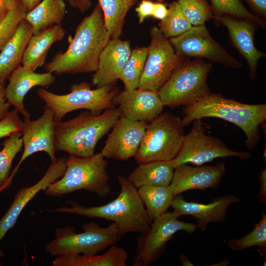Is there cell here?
I'll return each instance as SVG.
<instances>
[{
  "label": "cell",
  "mask_w": 266,
  "mask_h": 266,
  "mask_svg": "<svg viewBox=\"0 0 266 266\" xmlns=\"http://www.w3.org/2000/svg\"><path fill=\"white\" fill-rule=\"evenodd\" d=\"M110 38L98 3L77 26L67 49L56 53L44 68L58 75L95 72L100 53Z\"/></svg>",
  "instance_id": "cell-1"
},
{
  "label": "cell",
  "mask_w": 266,
  "mask_h": 266,
  "mask_svg": "<svg viewBox=\"0 0 266 266\" xmlns=\"http://www.w3.org/2000/svg\"><path fill=\"white\" fill-rule=\"evenodd\" d=\"M70 90L65 95L56 94L44 88L37 91L38 97L45 103L44 107L53 111L56 122L62 121L67 113L78 109L100 114L107 108L115 107L113 100L119 93L114 85L93 89L86 81L73 84Z\"/></svg>",
  "instance_id": "cell-7"
},
{
  "label": "cell",
  "mask_w": 266,
  "mask_h": 266,
  "mask_svg": "<svg viewBox=\"0 0 266 266\" xmlns=\"http://www.w3.org/2000/svg\"><path fill=\"white\" fill-rule=\"evenodd\" d=\"M167 12L168 8L164 3L162 2H156L154 3L152 17L161 21L166 17Z\"/></svg>",
  "instance_id": "cell-43"
},
{
  "label": "cell",
  "mask_w": 266,
  "mask_h": 266,
  "mask_svg": "<svg viewBox=\"0 0 266 266\" xmlns=\"http://www.w3.org/2000/svg\"><path fill=\"white\" fill-rule=\"evenodd\" d=\"M138 0H99L105 28L112 38L122 33L126 16Z\"/></svg>",
  "instance_id": "cell-28"
},
{
  "label": "cell",
  "mask_w": 266,
  "mask_h": 266,
  "mask_svg": "<svg viewBox=\"0 0 266 266\" xmlns=\"http://www.w3.org/2000/svg\"><path fill=\"white\" fill-rule=\"evenodd\" d=\"M3 148L0 151V193L9 176L12 163L16 155L22 151L23 146L21 131L12 133L2 142Z\"/></svg>",
  "instance_id": "cell-31"
},
{
  "label": "cell",
  "mask_w": 266,
  "mask_h": 266,
  "mask_svg": "<svg viewBox=\"0 0 266 266\" xmlns=\"http://www.w3.org/2000/svg\"><path fill=\"white\" fill-rule=\"evenodd\" d=\"M24 7L27 10L29 11L33 9L36 5H37L40 0H20Z\"/></svg>",
  "instance_id": "cell-45"
},
{
  "label": "cell",
  "mask_w": 266,
  "mask_h": 266,
  "mask_svg": "<svg viewBox=\"0 0 266 266\" xmlns=\"http://www.w3.org/2000/svg\"><path fill=\"white\" fill-rule=\"evenodd\" d=\"M66 164L64 175L44 190L46 195L59 197L85 190L104 198L111 193L108 162L100 152L88 157L69 155Z\"/></svg>",
  "instance_id": "cell-5"
},
{
  "label": "cell",
  "mask_w": 266,
  "mask_h": 266,
  "mask_svg": "<svg viewBox=\"0 0 266 266\" xmlns=\"http://www.w3.org/2000/svg\"><path fill=\"white\" fill-rule=\"evenodd\" d=\"M65 34L66 31L61 25L33 34L25 49L22 65L34 71L44 65L51 47L54 43L61 41Z\"/></svg>",
  "instance_id": "cell-23"
},
{
  "label": "cell",
  "mask_w": 266,
  "mask_h": 266,
  "mask_svg": "<svg viewBox=\"0 0 266 266\" xmlns=\"http://www.w3.org/2000/svg\"><path fill=\"white\" fill-rule=\"evenodd\" d=\"M23 125L24 121L20 119L17 111H9L0 121V139L8 137L13 132L21 131Z\"/></svg>",
  "instance_id": "cell-37"
},
{
  "label": "cell",
  "mask_w": 266,
  "mask_h": 266,
  "mask_svg": "<svg viewBox=\"0 0 266 266\" xmlns=\"http://www.w3.org/2000/svg\"><path fill=\"white\" fill-rule=\"evenodd\" d=\"M169 41L180 57L205 58L226 67L240 68L242 64L211 36L204 25L194 26Z\"/></svg>",
  "instance_id": "cell-13"
},
{
  "label": "cell",
  "mask_w": 266,
  "mask_h": 266,
  "mask_svg": "<svg viewBox=\"0 0 266 266\" xmlns=\"http://www.w3.org/2000/svg\"><path fill=\"white\" fill-rule=\"evenodd\" d=\"M120 116V111L115 106L99 114L86 110L69 120L55 121V152H66L79 157L94 155L97 143L112 128Z\"/></svg>",
  "instance_id": "cell-4"
},
{
  "label": "cell",
  "mask_w": 266,
  "mask_h": 266,
  "mask_svg": "<svg viewBox=\"0 0 266 266\" xmlns=\"http://www.w3.org/2000/svg\"><path fill=\"white\" fill-rule=\"evenodd\" d=\"M42 114L38 119L25 120L21 130L23 143L22 155L10 175L3 190L8 188L21 165L25 160L38 152H45L52 162L57 160L54 146V113L49 108L44 107Z\"/></svg>",
  "instance_id": "cell-14"
},
{
  "label": "cell",
  "mask_w": 266,
  "mask_h": 266,
  "mask_svg": "<svg viewBox=\"0 0 266 266\" xmlns=\"http://www.w3.org/2000/svg\"><path fill=\"white\" fill-rule=\"evenodd\" d=\"M175 211L166 212L152 221L150 229L138 237L133 266H149L161 257L167 242L179 231L194 232L196 224L180 221Z\"/></svg>",
  "instance_id": "cell-11"
},
{
  "label": "cell",
  "mask_w": 266,
  "mask_h": 266,
  "mask_svg": "<svg viewBox=\"0 0 266 266\" xmlns=\"http://www.w3.org/2000/svg\"><path fill=\"white\" fill-rule=\"evenodd\" d=\"M71 7L81 13L86 12L92 5L91 0H65Z\"/></svg>",
  "instance_id": "cell-42"
},
{
  "label": "cell",
  "mask_w": 266,
  "mask_h": 266,
  "mask_svg": "<svg viewBox=\"0 0 266 266\" xmlns=\"http://www.w3.org/2000/svg\"><path fill=\"white\" fill-rule=\"evenodd\" d=\"M192 27L184 15L179 4L175 1L169 4L166 17L158 24V28L167 38L179 36Z\"/></svg>",
  "instance_id": "cell-33"
},
{
  "label": "cell",
  "mask_w": 266,
  "mask_h": 266,
  "mask_svg": "<svg viewBox=\"0 0 266 266\" xmlns=\"http://www.w3.org/2000/svg\"><path fill=\"white\" fill-rule=\"evenodd\" d=\"M212 13V18L223 15L247 19L262 28L266 27L264 19L249 11L240 0H210Z\"/></svg>",
  "instance_id": "cell-32"
},
{
  "label": "cell",
  "mask_w": 266,
  "mask_h": 266,
  "mask_svg": "<svg viewBox=\"0 0 266 266\" xmlns=\"http://www.w3.org/2000/svg\"><path fill=\"white\" fill-rule=\"evenodd\" d=\"M182 119L169 112L160 114L147 123L134 156L138 164L154 161H169L178 154L184 130Z\"/></svg>",
  "instance_id": "cell-9"
},
{
  "label": "cell",
  "mask_w": 266,
  "mask_h": 266,
  "mask_svg": "<svg viewBox=\"0 0 266 266\" xmlns=\"http://www.w3.org/2000/svg\"><path fill=\"white\" fill-rule=\"evenodd\" d=\"M179 259L183 266H193L189 260L184 255H180Z\"/></svg>",
  "instance_id": "cell-46"
},
{
  "label": "cell",
  "mask_w": 266,
  "mask_h": 266,
  "mask_svg": "<svg viewBox=\"0 0 266 266\" xmlns=\"http://www.w3.org/2000/svg\"><path fill=\"white\" fill-rule=\"evenodd\" d=\"M27 10L21 1L10 9L0 21V52L25 19Z\"/></svg>",
  "instance_id": "cell-35"
},
{
  "label": "cell",
  "mask_w": 266,
  "mask_h": 266,
  "mask_svg": "<svg viewBox=\"0 0 266 266\" xmlns=\"http://www.w3.org/2000/svg\"><path fill=\"white\" fill-rule=\"evenodd\" d=\"M5 88L4 82H0V121L9 112L10 107L5 99Z\"/></svg>",
  "instance_id": "cell-41"
},
{
  "label": "cell",
  "mask_w": 266,
  "mask_h": 266,
  "mask_svg": "<svg viewBox=\"0 0 266 266\" xmlns=\"http://www.w3.org/2000/svg\"><path fill=\"white\" fill-rule=\"evenodd\" d=\"M82 227L84 232L80 233L74 232L70 226L56 229L55 238L46 245L45 251L56 257L95 255L117 243L122 236L114 222L101 227L91 222L83 224Z\"/></svg>",
  "instance_id": "cell-6"
},
{
  "label": "cell",
  "mask_w": 266,
  "mask_h": 266,
  "mask_svg": "<svg viewBox=\"0 0 266 266\" xmlns=\"http://www.w3.org/2000/svg\"><path fill=\"white\" fill-rule=\"evenodd\" d=\"M173 172L170 161H154L138 165L126 178L137 189L143 186L167 187Z\"/></svg>",
  "instance_id": "cell-25"
},
{
  "label": "cell",
  "mask_w": 266,
  "mask_h": 266,
  "mask_svg": "<svg viewBox=\"0 0 266 266\" xmlns=\"http://www.w3.org/2000/svg\"><path fill=\"white\" fill-rule=\"evenodd\" d=\"M148 54V47H137L133 50L120 74L119 79L123 83L124 90L138 88Z\"/></svg>",
  "instance_id": "cell-30"
},
{
  "label": "cell",
  "mask_w": 266,
  "mask_h": 266,
  "mask_svg": "<svg viewBox=\"0 0 266 266\" xmlns=\"http://www.w3.org/2000/svg\"><path fill=\"white\" fill-rule=\"evenodd\" d=\"M147 123L120 116L112 128L101 153L105 158L126 161L134 157Z\"/></svg>",
  "instance_id": "cell-15"
},
{
  "label": "cell",
  "mask_w": 266,
  "mask_h": 266,
  "mask_svg": "<svg viewBox=\"0 0 266 266\" xmlns=\"http://www.w3.org/2000/svg\"><path fill=\"white\" fill-rule=\"evenodd\" d=\"M131 52L129 41L110 39L100 55L98 68L92 76L93 85L97 88L114 85Z\"/></svg>",
  "instance_id": "cell-22"
},
{
  "label": "cell",
  "mask_w": 266,
  "mask_h": 266,
  "mask_svg": "<svg viewBox=\"0 0 266 266\" xmlns=\"http://www.w3.org/2000/svg\"><path fill=\"white\" fill-rule=\"evenodd\" d=\"M154 3L150 0H141L138 6L135 8V11L138 17L139 23H142L146 18L152 16Z\"/></svg>",
  "instance_id": "cell-38"
},
{
  "label": "cell",
  "mask_w": 266,
  "mask_h": 266,
  "mask_svg": "<svg viewBox=\"0 0 266 266\" xmlns=\"http://www.w3.org/2000/svg\"><path fill=\"white\" fill-rule=\"evenodd\" d=\"M260 188L257 196V200L261 203L266 202V169L265 168L259 172L258 175Z\"/></svg>",
  "instance_id": "cell-40"
},
{
  "label": "cell",
  "mask_w": 266,
  "mask_h": 266,
  "mask_svg": "<svg viewBox=\"0 0 266 266\" xmlns=\"http://www.w3.org/2000/svg\"><path fill=\"white\" fill-rule=\"evenodd\" d=\"M184 127L193 121L206 117H216L234 124L246 137L245 143L254 150L260 139L259 126L266 120V104L243 103L227 99L221 94L208 95L183 107Z\"/></svg>",
  "instance_id": "cell-2"
},
{
  "label": "cell",
  "mask_w": 266,
  "mask_h": 266,
  "mask_svg": "<svg viewBox=\"0 0 266 266\" xmlns=\"http://www.w3.org/2000/svg\"><path fill=\"white\" fill-rule=\"evenodd\" d=\"M113 102L120 116L146 123L161 114L165 106L158 92L139 88L118 93Z\"/></svg>",
  "instance_id": "cell-17"
},
{
  "label": "cell",
  "mask_w": 266,
  "mask_h": 266,
  "mask_svg": "<svg viewBox=\"0 0 266 266\" xmlns=\"http://www.w3.org/2000/svg\"><path fill=\"white\" fill-rule=\"evenodd\" d=\"M5 88V99L9 106L22 114L24 120L31 119V114L24 104L27 94L33 87H46L54 83L55 76L51 72L37 73L24 66H18L7 79Z\"/></svg>",
  "instance_id": "cell-20"
},
{
  "label": "cell",
  "mask_w": 266,
  "mask_h": 266,
  "mask_svg": "<svg viewBox=\"0 0 266 266\" xmlns=\"http://www.w3.org/2000/svg\"><path fill=\"white\" fill-rule=\"evenodd\" d=\"M218 24L225 27L230 40L233 46L246 60L249 67V75L251 79L257 76L259 60L266 54L256 48L254 39L255 31L259 26L255 22L228 15L212 18Z\"/></svg>",
  "instance_id": "cell-16"
},
{
  "label": "cell",
  "mask_w": 266,
  "mask_h": 266,
  "mask_svg": "<svg viewBox=\"0 0 266 266\" xmlns=\"http://www.w3.org/2000/svg\"><path fill=\"white\" fill-rule=\"evenodd\" d=\"M150 33L151 42L137 88L158 92L181 64L183 57L176 53L158 27H152Z\"/></svg>",
  "instance_id": "cell-12"
},
{
  "label": "cell",
  "mask_w": 266,
  "mask_h": 266,
  "mask_svg": "<svg viewBox=\"0 0 266 266\" xmlns=\"http://www.w3.org/2000/svg\"><path fill=\"white\" fill-rule=\"evenodd\" d=\"M20 0H0V21Z\"/></svg>",
  "instance_id": "cell-44"
},
{
  "label": "cell",
  "mask_w": 266,
  "mask_h": 266,
  "mask_svg": "<svg viewBox=\"0 0 266 266\" xmlns=\"http://www.w3.org/2000/svg\"><path fill=\"white\" fill-rule=\"evenodd\" d=\"M200 120L193 121V126L184 135L178 154L170 161L174 168L187 163L201 166L218 158L233 156L242 160L250 158L249 152L231 150L220 138L206 134Z\"/></svg>",
  "instance_id": "cell-10"
},
{
  "label": "cell",
  "mask_w": 266,
  "mask_h": 266,
  "mask_svg": "<svg viewBox=\"0 0 266 266\" xmlns=\"http://www.w3.org/2000/svg\"><path fill=\"white\" fill-rule=\"evenodd\" d=\"M239 200L240 199L234 195H229L215 198L209 203L203 204L187 201L180 194L174 197L171 206L180 216H193L197 227L204 232L209 223L224 221L230 204Z\"/></svg>",
  "instance_id": "cell-21"
},
{
  "label": "cell",
  "mask_w": 266,
  "mask_h": 266,
  "mask_svg": "<svg viewBox=\"0 0 266 266\" xmlns=\"http://www.w3.org/2000/svg\"><path fill=\"white\" fill-rule=\"evenodd\" d=\"M66 158L60 157L52 162L42 178L32 186L23 187L15 195L13 202L0 220V242L7 232L13 227L22 210L28 202L40 191L45 190L50 184L60 178L66 168ZM4 254L0 248V257Z\"/></svg>",
  "instance_id": "cell-18"
},
{
  "label": "cell",
  "mask_w": 266,
  "mask_h": 266,
  "mask_svg": "<svg viewBox=\"0 0 266 266\" xmlns=\"http://www.w3.org/2000/svg\"><path fill=\"white\" fill-rule=\"evenodd\" d=\"M66 13L64 0H42L27 12L25 20L31 25L33 34H35L61 25Z\"/></svg>",
  "instance_id": "cell-27"
},
{
  "label": "cell",
  "mask_w": 266,
  "mask_h": 266,
  "mask_svg": "<svg viewBox=\"0 0 266 266\" xmlns=\"http://www.w3.org/2000/svg\"><path fill=\"white\" fill-rule=\"evenodd\" d=\"M182 61L158 91L164 106H185L211 93L207 80L211 64L200 59Z\"/></svg>",
  "instance_id": "cell-8"
},
{
  "label": "cell",
  "mask_w": 266,
  "mask_h": 266,
  "mask_svg": "<svg viewBox=\"0 0 266 266\" xmlns=\"http://www.w3.org/2000/svg\"><path fill=\"white\" fill-rule=\"evenodd\" d=\"M181 10L192 26L204 25L212 17L207 0H178Z\"/></svg>",
  "instance_id": "cell-36"
},
{
  "label": "cell",
  "mask_w": 266,
  "mask_h": 266,
  "mask_svg": "<svg viewBox=\"0 0 266 266\" xmlns=\"http://www.w3.org/2000/svg\"><path fill=\"white\" fill-rule=\"evenodd\" d=\"M33 34L31 25L25 20L0 52V82H4L20 65L29 40Z\"/></svg>",
  "instance_id": "cell-24"
},
{
  "label": "cell",
  "mask_w": 266,
  "mask_h": 266,
  "mask_svg": "<svg viewBox=\"0 0 266 266\" xmlns=\"http://www.w3.org/2000/svg\"><path fill=\"white\" fill-rule=\"evenodd\" d=\"M225 171L223 162L196 166L182 164L174 168L169 188L175 196L191 190L215 189L219 186Z\"/></svg>",
  "instance_id": "cell-19"
},
{
  "label": "cell",
  "mask_w": 266,
  "mask_h": 266,
  "mask_svg": "<svg viewBox=\"0 0 266 266\" xmlns=\"http://www.w3.org/2000/svg\"><path fill=\"white\" fill-rule=\"evenodd\" d=\"M128 254L122 247L112 245L100 255L73 254L57 256L53 266H125Z\"/></svg>",
  "instance_id": "cell-26"
},
{
  "label": "cell",
  "mask_w": 266,
  "mask_h": 266,
  "mask_svg": "<svg viewBox=\"0 0 266 266\" xmlns=\"http://www.w3.org/2000/svg\"><path fill=\"white\" fill-rule=\"evenodd\" d=\"M256 15L266 17V0H244Z\"/></svg>",
  "instance_id": "cell-39"
},
{
  "label": "cell",
  "mask_w": 266,
  "mask_h": 266,
  "mask_svg": "<svg viewBox=\"0 0 266 266\" xmlns=\"http://www.w3.org/2000/svg\"><path fill=\"white\" fill-rule=\"evenodd\" d=\"M262 216L255 228L245 236L237 239H231L227 243L229 249L233 251L244 250L252 246H257L265 255L266 252V214L264 211Z\"/></svg>",
  "instance_id": "cell-34"
},
{
  "label": "cell",
  "mask_w": 266,
  "mask_h": 266,
  "mask_svg": "<svg viewBox=\"0 0 266 266\" xmlns=\"http://www.w3.org/2000/svg\"><path fill=\"white\" fill-rule=\"evenodd\" d=\"M117 179L120 186V193L108 203L86 207L74 200H69L67 202L70 207L56 208L50 211L111 221L117 225L121 235L130 233H146L152 222L147 214L137 188L122 175L117 176Z\"/></svg>",
  "instance_id": "cell-3"
},
{
  "label": "cell",
  "mask_w": 266,
  "mask_h": 266,
  "mask_svg": "<svg viewBox=\"0 0 266 266\" xmlns=\"http://www.w3.org/2000/svg\"><path fill=\"white\" fill-rule=\"evenodd\" d=\"M137 191L151 222L167 211L175 197L169 186H143Z\"/></svg>",
  "instance_id": "cell-29"
}]
</instances>
